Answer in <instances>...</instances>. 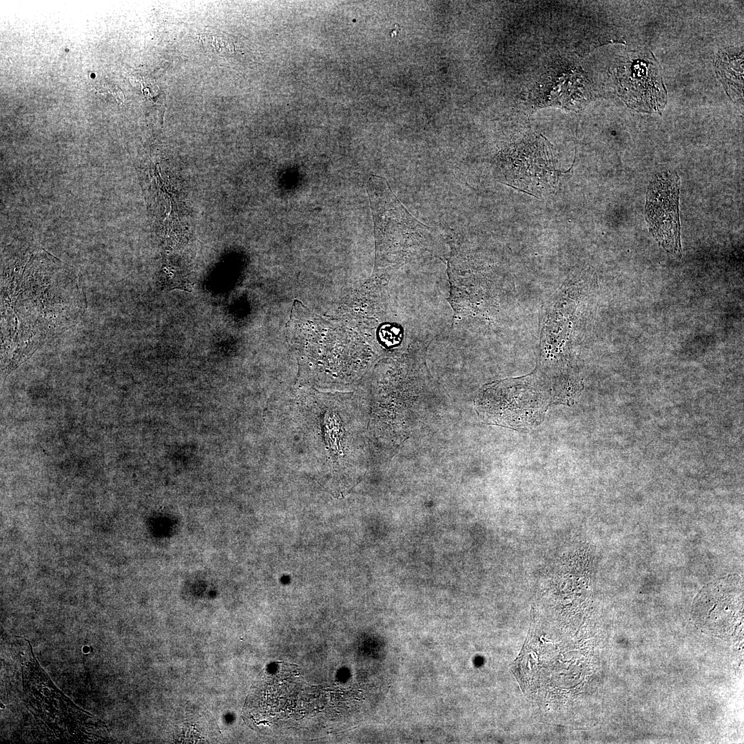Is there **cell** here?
Instances as JSON below:
<instances>
[{
	"label": "cell",
	"instance_id": "6da1fadb",
	"mask_svg": "<svg viewBox=\"0 0 744 744\" xmlns=\"http://www.w3.org/2000/svg\"><path fill=\"white\" fill-rule=\"evenodd\" d=\"M344 397L306 394L285 402V430L307 444L320 471L341 489L366 459L364 414Z\"/></svg>",
	"mask_w": 744,
	"mask_h": 744
},
{
	"label": "cell",
	"instance_id": "7a4b0ae2",
	"mask_svg": "<svg viewBox=\"0 0 744 744\" xmlns=\"http://www.w3.org/2000/svg\"><path fill=\"white\" fill-rule=\"evenodd\" d=\"M368 193L380 251L395 265L413 260L430 249L432 230L404 207L379 176H371Z\"/></svg>",
	"mask_w": 744,
	"mask_h": 744
},
{
	"label": "cell",
	"instance_id": "3957f363",
	"mask_svg": "<svg viewBox=\"0 0 744 744\" xmlns=\"http://www.w3.org/2000/svg\"><path fill=\"white\" fill-rule=\"evenodd\" d=\"M681 180L674 172L658 174L646 194L645 220L650 231L665 250L681 257L679 198Z\"/></svg>",
	"mask_w": 744,
	"mask_h": 744
},
{
	"label": "cell",
	"instance_id": "277c9868",
	"mask_svg": "<svg viewBox=\"0 0 744 744\" xmlns=\"http://www.w3.org/2000/svg\"><path fill=\"white\" fill-rule=\"evenodd\" d=\"M619 91L626 103L643 112L659 111L666 103V91L653 60L634 56L618 65Z\"/></svg>",
	"mask_w": 744,
	"mask_h": 744
}]
</instances>
